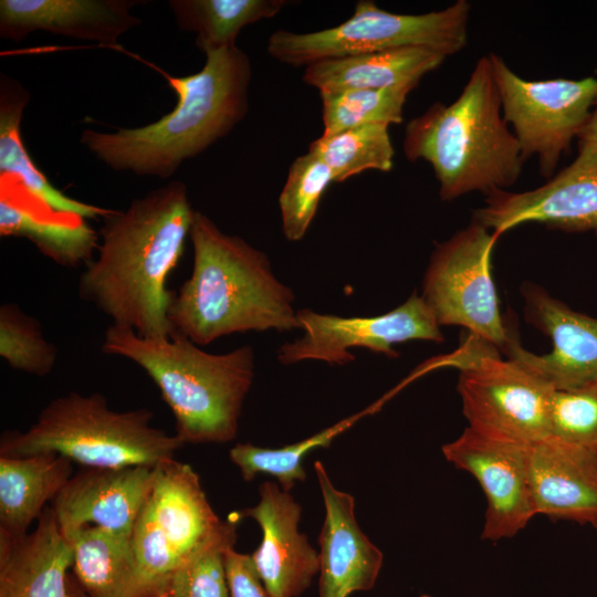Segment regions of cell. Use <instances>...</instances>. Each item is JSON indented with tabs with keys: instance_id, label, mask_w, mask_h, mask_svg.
<instances>
[{
	"instance_id": "6da1fadb",
	"label": "cell",
	"mask_w": 597,
	"mask_h": 597,
	"mask_svg": "<svg viewBox=\"0 0 597 597\" xmlns=\"http://www.w3.org/2000/svg\"><path fill=\"white\" fill-rule=\"evenodd\" d=\"M195 210L184 182L174 180L103 218L97 255L78 281L80 296L112 324L147 338H168L174 294L169 273L184 253Z\"/></svg>"
},
{
	"instance_id": "7a4b0ae2",
	"label": "cell",
	"mask_w": 597,
	"mask_h": 597,
	"mask_svg": "<svg viewBox=\"0 0 597 597\" xmlns=\"http://www.w3.org/2000/svg\"><path fill=\"white\" fill-rule=\"evenodd\" d=\"M189 237L193 265L169 307L172 333L206 346L234 333L298 328L295 295L263 251L222 232L200 211Z\"/></svg>"
},
{
	"instance_id": "3957f363",
	"label": "cell",
	"mask_w": 597,
	"mask_h": 597,
	"mask_svg": "<svg viewBox=\"0 0 597 597\" xmlns=\"http://www.w3.org/2000/svg\"><path fill=\"white\" fill-rule=\"evenodd\" d=\"M206 54L203 67L186 76L165 74L175 108L142 127L113 133L85 129L81 143L114 170L168 178L180 165L227 136L248 113L252 66L237 45Z\"/></svg>"
},
{
	"instance_id": "277c9868",
	"label": "cell",
	"mask_w": 597,
	"mask_h": 597,
	"mask_svg": "<svg viewBox=\"0 0 597 597\" xmlns=\"http://www.w3.org/2000/svg\"><path fill=\"white\" fill-rule=\"evenodd\" d=\"M402 150L408 160L431 165L443 201L515 184L524 160L503 118L489 55L478 60L453 103L436 102L408 122Z\"/></svg>"
},
{
	"instance_id": "5b68a950",
	"label": "cell",
	"mask_w": 597,
	"mask_h": 597,
	"mask_svg": "<svg viewBox=\"0 0 597 597\" xmlns=\"http://www.w3.org/2000/svg\"><path fill=\"white\" fill-rule=\"evenodd\" d=\"M102 350L134 362L153 379L184 444L224 443L237 437L243 401L254 379L251 346L210 354L178 333L155 339L112 324Z\"/></svg>"
},
{
	"instance_id": "8992f818",
	"label": "cell",
	"mask_w": 597,
	"mask_h": 597,
	"mask_svg": "<svg viewBox=\"0 0 597 597\" xmlns=\"http://www.w3.org/2000/svg\"><path fill=\"white\" fill-rule=\"evenodd\" d=\"M151 419L146 409L113 410L101 394L70 392L49 402L24 432L6 433L1 455L54 452L87 469L157 467L184 443Z\"/></svg>"
},
{
	"instance_id": "52a82bcc",
	"label": "cell",
	"mask_w": 597,
	"mask_h": 597,
	"mask_svg": "<svg viewBox=\"0 0 597 597\" xmlns=\"http://www.w3.org/2000/svg\"><path fill=\"white\" fill-rule=\"evenodd\" d=\"M239 520L237 512L220 520L189 464L174 459L158 465L132 534L134 574L126 597L168 589L181 566L237 528Z\"/></svg>"
},
{
	"instance_id": "ba28073f",
	"label": "cell",
	"mask_w": 597,
	"mask_h": 597,
	"mask_svg": "<svg viewBox=\"0 0 597 597\" xmlns=\"http://www.w3.org/2000/svg\"><path fill=\"white\" fill-rule=\"evenodd\" d=\"M470 3L458 0L440 11L401 14L362 0L341 24L314 32L276 30L268 41L269 54L292 66L350 55L422 48L446 57L468 43Z\"/></svg>"
},
{
	"instance_id": "9c48e42d",
	"label": "cell",
	"mask_w": 597,
	"mask_h": 597,
	"mask_svg": "<svg viewBox=\"0 0 597 597\" xmlns=\"http://www.w3.org/2000/svg\"><path fill=\"white\" fill-rule=\"evenodd\" d=\"M465 343L457 388L469 428L525 444L548 438L555 389L491 343L473 335Z\"/></svg>"
},
{
	"instance_id": "30bf717a",
	"label": "cell",
	"mask_w": 597,
	"mask_h": 597,
	"mask_svg": "<svg viewBox=\"0 0 597 597\" xmlns=\"http://www.w3.org/2000/svg\"><path fill=\"white\" fill-rule=\"evenodd\" d=\"M498 238L472 221L437 244L423 276L421 297L440 326H463L504 353L516 336L501 316L490 272Z\"/></svg>"
},
{
	"instance_id": "8fae6325",
	"label": "cell",
	"mask_w": 597,
	"mask_h": 597,
	"mask_svg": "<svg viewBox=\"0 0 597 597\" xmlns=\"http://www.w3.org/2000/svg\"><path fill=\"white\" fill-rule=\"evenodd\" d=\"M489 59L503 118L514 128L523 160L536 156L540 174L551 178L590 115L597 78L525 81L501 56Z\"/></svg>"
},
{
	"instance_id": "7c38bea8",
	"label": "cell",
	"mask_w": 597,
	"mask_h": 597,
	"mask_svg": "<svg viewBox=\"0 0 597 597\" xmlns=\"http://www.w3.org/2000/svg\"><path fill=\"white\" fill-rule=\"evenodd\" d=\"M296 316L303 334L279 348L277 359L283 365L304 360L345 365L355 360L349 352L354 347L397 357L395 344L415 339L438 344L444 341L434 315L416 292L381 315L344 317L302 308Z\"/></svg>"
},
{
	"instance_id": "4fadbf2b",
	"label": "cell",
	"mask_w": 597,
	"mask_h": 597,
	"mask_svg": "<svg viewBox=\"0 0 597 597\" xmlns=\"http://www.w3.org/2000/svg\"><path fill=\"white\" fill-rule=\"evenodd\" d=\"M441 451L447 461L473 475L485 495L483 540L511 538L536 515L530 476L531 444L488 437L468 427Z\"/></svg>"
},
{
	"instance_id": "5bb4252c",
	"label": "cell",
	"mask_w": 597,
	"mask_h": 597,
	"mask_svg": "<svg viewBox=\"0 0 597 597\" xmlns=\"http://www.w3.org/2000/svg\"><path fill=\"white\" fill-rule=\"evenodd\" d=\"M472 221L503 232L525 222H540L566 232H597V149L578 146L576 159L538 188L512 192L496 189Z\"/></svg>"
},
{
	"instance_id": "9a60e30c",
	"label": "cell",
	"mask_w": 597,
	"mask_h": 597,
	"mask_svg": "<svg viewBox=\"0 0 597 597\" xmlns=\"http://www.w3.org/2000/svg\"><path fill=\"white\" fill-rule=\"evenodd\" d=\"M524 318L548 336L552 352L536 355L515 337L504 354L553 389H570L597 378V317L572 310L537 284L521 287Z\"/></svg>"
},
{
	"instance_id": "2e32d148",
	"label": "cell",
	"mask_w": 597,
	"mask_h": 597,
	"mask_svg": "<svg viewBox=\"0 0 597 597\" xmlns=\"http://www.w3.org/2000/svg\"><path fill=\"white\" fill-rule=\"evenodd\" d=\"M259 496L256 505L237 512L262 531L252 561L271 597H298L320 572L318 552L298 528L302 507L277 482H263Z\"/></svg>"
},
{
	"instance_id": "e0dca14e",
	"label": "cell",
	"mask_w": 597,
	"mask_h": 597,
	"mask_svg": "<svg viewBox=\"0 0 597 597\" xmlns=\"http://www.w3.org/2000/svg\"><path fill=\"white\" fill-rule=\"evenodd\" d=\"M157 467L87 469L73 475L53 500L63 534L85 525L132 535L153 490Z\"/></svg>"
},
{
	"instance_id": "ac0fdd59",
	"label": "cell",
	"mask_w": 597,
	"mask_h": 597,
	"mask_svg": "<svg viewBox=\"0 0 597 597\" xmlns=\"http://www.w3.org/2000/svg\"><path fill=\"white\" fill-rule=\"evenodd\" d=\"M314 470L325 507L318 536L320 597H348L370 590L384 554L359 527L354 496L333 484L321 461L314 462Z\"/></svg>"
},
{
	"instance_id": "d6986e66",
	"label": "cell",
	"mask_w": 597,
	"mask_h": 597,
	"mask_svg": "<svg viewBox=\"0 0 597 597\" xmlns=\"http://www.w3.org/2000/svg\"><path fill=\"white\" fill-rule=\"evenodd\" d=\"M130 0H1L0 36L20 41L34 31L117 46L122 34L140 20Z\"/></svg>"
},
{
	"instance_id": "ffe728a7",
	"label": "cell",
	"mask_w": 597,
	"mask_h": 597,
	"mask_svg": "<svg viewBox=\"0 0 597 597\" xmlns=\"http://www.w3.org/2000/svg\"><path fill=\"white\" fill-rule=\"evenodd\" d=\"M536 514L597 530V453L554 437L531 444Z\"/></svg>"
},
{
	"instance_id": "44dd1931",
	"label": "cell",
	"mask_w": 597,
	"mask_h": 597,
	"mask_svg": "<svg viewBox=\"0 0 597 597\" xmlns=\"http://www.w3.org/2000/svg\"><path fill=\"white\" fill-rule=\"evenodd\" d=\"M71 543L52 507L22 536L0 532V597H70Z\"/></svg>"
},
{
	"instance_id": "7402d4cb",
	"label": "cell",
	"mask_w": 597,
	"mask_h": 597,
	"mask_svg": "<svg viewBox=\"0 0 597 597\" xmlns=\"http://www.w3.org/2000/svg\"><path fill=\"white\" fill-rule=\"evenodd\" d=\"M0 234L24 237L63 266L92 260L98 234L85 218L55 213L14 184L0 179Z\"/></svg>"
},
{
	"instance_id": "603a6c76",
	"label": "cell",
	"mask_w": 597,
	"mask_h": 597,
	"mask_svg": "<svg viewBox=\"0 0 597 597\" xmlns=\"http://www.w3.org/2000/svg\"><path fill=\"white\" fill-rule=\"evenodd\" d=\"M446 56L422 48H407L329 59L310 64L305 84L323 92L417 86Z\"/></svg>"
},
{
	"instance_id": "cb8c5ba5",
	"label": "cell",
	"mask_w": 597,
	"mask_h": 597,
	"mask_svg": "<svg viewBox=\"0 0 597 597\" xmlns=\"http://www.w3.org/2000/svg\"><path fill=\"white\" fill-rule=\"evenodd\" d=\"M29 93L1 75L0 84V179L8 180L49 210L85 219L104 218L111 209L73 199L56 189L27 151L21 136L23 109Z\"/></svg>"
},
{
	"instance_id": "d4e9b609",
	"label": "cell",
	"mask_w": 597,
	"mask_h": 597,
	"mask_svg": "<svg viewBox=\"0 0 597 597\" xmlns=\"http://www.w3.org/2000/svg\"><path fill=\"white\" fill-rule=\"evenodd\" d=\"M72 461L54 452L0 457V524L10 536L27 534L44 504L72 478Z\"/></svg>"
},
{
	"instance_id": "484cf974",
	"label": "cell",
	"mask_w": 597,
	"mask_h": 597,
	"mask_svg": "<svg viewBox=\"0 0 597 597\" xmlns=\"http://www.w3.org/2000/svg\"><path fill=\"white\" fill-rule=\"evenodd\" d=\"M63 535L72 545L74 578L88 597H126L134 574L132 535L93 525Z\"/></svg>"
},
{
	"instance_id": "4316f807",
	"label": "cell",
	"mask_w": 597,
	"mask_h": 597,
	"mask_svg": "<svg viewBox=\"0 0 597 597\" xmlns=\"http://www.w3.org/2000/svg\"><path fill=\"white\" fill-rule=\"evenodd\" d=\"M286 0H170L168 6L182 31L196 33V44L207 53L235 45L247 25L275 17Z\"/></svg>"
},
{
	"instance_id": "83f0119b",
	"label": "cell",
	"mask_w": 597,
	"mask_h": 597,
	"mask_svg": "<svg viewBox=\"0 0 597 597\" xmlns=\"http://www.w3.org/2000/svg\"><path fill=\"white\" fill-rule=\"evenodd\" d=\"M389 398L386 394L365 409L295 443L276 449L238 443L230 449L229 457L239 468L243 480L251 481L256 474L266 473L275 478L283 490L290 491L296 482L306 480L303 459L308 452L316 448H328L336 437L362 418L377 412Z\"/></svg>"
},
{
	"instance_id": "f1b7e54d",
	"label": "cell",
	"mask_w": 597,
	"mask_h": 597,
	"mask_svg": "<svg viewBox=\"0 0 597 597\" xmlns=\"http://www.w3.org/2000/svg\"><path fill=\"white\" fill-rule=\"evenodd\" d=\"M388 127L373 124L322 135L310 144L308 151L328 166L334 182H344L366 170L388 172L395 155Z\"/></svg>"
},
{
	"instance_id": "f546056e",
	"label": "cell",
	"mask_w": 597,
	"mask_h": 597,
	"mask_svg": "<svg viewBox=\"0 0 597 597\" xmlns=\"http://www.w3.org/2000/svg\"><path fill=\"white\" fill-rule=\"evenodd\" d=\"M415 86H399L380 90H350L323 92V134L373 124H400L407 96Z\"/></svg>"
},
{
	"instance_id": "4dcf8cb0",
	"label": "cell",
	"mask_w": 597,
	"mask_h": 597,
	"mask_svg": "<svg viewBox=\"0 0 597 597\" xmlns=\"http://www.w3.org/2000/svg\"><path fill=\"white\" fill-rule=\"evenodd\" d=\"M332 182L331 169L314 153L307 151L291 164L279 196L282 231L286 240L295 242L304 238Z\"/></svg>"
},
{
	"instance_id": "1f68e13d",
	"label": "cell",
	"mask_w": 597,
	"mask_h": 597,
	"mask_svg": "<svg viewBox=\"0 0 597 597\" xmlns=\"http://www.w3.org/2000/svg\"><path fill=\"white\" fill-rule=\"evenodd\" d=\"M0 356L13 369L44 376L54 367L57 350L34 317L6 303L0 306Z\"/></svg>"
},
{
	"instance_id": "d6a6232c",
	"label": "cell",
	"mask_w": 597,
	"mask_h": 597,
	"mask_svg": "<svg viewBox=\"0 0 597 597\" xmlns=\"http://www.w3.org/2000/svg\"><path fill=\"white\" fill-rule=\"evenodd\" d=\"M549 432L551 437L597 453V378L553 391Z\"/></svg>"
},
{
	"instance_id": "836d02e7",
	"label": "cell",
	"mask_w": 597,
	"mask_h": 597,
	"mask_svg": "<svg viewBox=\"0 0 597 597\" xmlns=\"http://www.w3.org/2000/svg\"><path fill=\"white\" fill-rule=\"evenodd\" d=\"M235 541L237 528H233L181 566L170 580L174 597H230L223 553Z\"/></svg>"
},
{
	"instance_id": "e575fe53",
	"label": "cell",
	"mask_w": 597,
	"mask_h": 597,
	"mask_svg": "<svg viewBox=\"0 0 597 597\" xmlns=\"http://www.w3.org/2000/svg\"><path fill=\"white\" fill-rule=\"evenodd\" d=\"M226 579L230 597H271L262 583L251 555L233 546L223 553Z\"/></svg>"
},
{
	"instance_id": "d590c367",
	"label": "cell",
	"mask_w": 597,
	"mask_h": 597,
	"mask_svg": "<svg viewBox=\"0 0 597 597\" xmlns=\"http://www.w3.org/2000/svg\"><path fill=\"white\" fill-rule=\"evenodd\" d=\"M577 138L578 146H587L597 149V97L594 102L590 115Z\"/></svg>"
},
{
	"instance_id": "8d00e7d4",
	"label": "cell",
	"mask_w": 597,
	"mask_h": 597,
	"mask_svg": "<svg viewBox=\"0 0 597 597\" xmlns=\"http://www.w3.org/2000/svg\"><path fill=\"white\" fill-rule=\"evenodd\" d=\"M70 597H88L73 577L70 579Z\"/></svg>"
},
{
	"instance_id": "74e56055",
	"label": "cell",
	"mask_w": 597,
	"mask_h": 597,
	"mask_svg": "<svg viewBox=\"0 0 597 597\" xmlns=\"http://www.w3.org/2000/svg\"><path fill=\"white\" fill-rule=\"evenodd\" d=\"M149 597H174V595L170 593L169 589H167V590H164V591H161V593L151 595V596H149Z\"/></svg>"
}]
</instances>
